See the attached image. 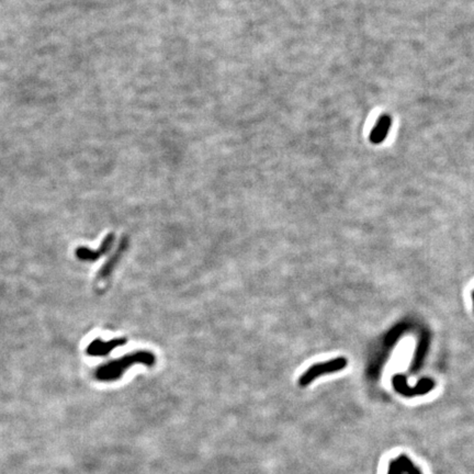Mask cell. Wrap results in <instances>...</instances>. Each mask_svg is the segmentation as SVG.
I'll list each match as a JSON object with an SVG mask.
<instances>
[{
	"label": "cell",
	"mask_w": 474,
	"mask_h": 474,
	"mask_svg": "<svg viewBox=\"0 0 474 474\" xmlns=\"http://www.w3.org/2000/svg\"><path fill=\"white\" fill-rule=\"evenodd\" d=\"M155 361L156 358L153 352L147 350H138L100 366L96 370L94 376L99 381H117L130 367L138 364L151 367L155 365Z\"/></svg>",
	"instance_id": "cell-1"
},
{
	"label": "cell",
	"mask_w": 474,
	"mask_h": 474,
	"mask_svg": "<svg viewBox=\"0 0 474 474\" xmlns=\"http://www.w3.org/2000/svg\"><path fill=\"white\" fill-rule=\"evenodd\" d=\"M347 366V359L344 357H338L332 359L326 363H319L311 366L307 371H305L299 379V384L301 387H308L310 383H312L319 375L328 374L340 371Z\"/></svg>",
	"instance_id": "cell-2"
},
{
	"label": "cell",
	"mask_w": 474,
	"mask_h": 474,
	"mask_svg": "<svg viewBox=\"0 0 474 474\" xmlns=\"http://www.w3.org/2000/svg\"><path fill=\"white\" fill-rule=\"evenodd\" d=\"M113 242H115V235L109 234L106 238L103 239L102 244L100 245V247L97 251H93V250H90V248H86V247H79L76 250L77 258L82 261H89V262L98 260L103 255H106L111 250V246L112 244H113Z\"/></svg>",
	"instance_id": "cell-3"
},
{
	"label": "cell",
	"mask_w": 474,
	"mask_h": 474,
	"mask_svg": "<svg viewBox=\"0 0 474 474\" xmlns=\"http://www.w3.org/2000/svg\"><path fill=\"white\" fill-rule=\"evenodd\" d=\"M126 344L125 338H116V339H111L108 342H103L100 338L94 339L90 343L89 346L87 347V355L92 356V357H102V356H107L109 353L120 347L123 346V345Z\"/></svg>",
	"instance_id": "cell-4"
},
{
	"label": "cell",
	"mask_w": 474,
	"mask_h": 474,
	"mask_svg": "<svg viewBox=\"0 0 474 474\" xmlns=\"http://www.w3.org/2000/svg\"><path fill=\"white\" fill-rule=\"evenodd\" d=\"M127 244H128L127 238L123 237L122 240H121V243H120V245L118 246L116 253L110 257V258L108 259V261L104 263V266L100 269L98 277H97L98 282H101V281H103V280H107L110 277V275L112 274V271H113V269L116 268V266L118 264V262L120 261V259L122 258L124 252L126 251Z\"/></svg>",
	"instance_id": "cell-5"
},
{
	"label": "cell",
	"mask_w": 474,
	"mask_h": 474,
	"mask_svg": "<svg viewBox=\"0 0 474 474\" xmlns=\"http://www.w3.org/2000/svg\"><path fill=\"white\" fill-rule=\"evenodd\" d=\"M388 474H423V472L406 454H401L390 462Z\"/></svg>",
	"instance_id": "cell-6"
},
{
	"label": "cell",
	"mask_w": 474,
	"mask_h": 474,
	"mask_svg": "<svg viewBox=\"0 0 474 474\" xmlns=\"http://www.w3.org/2000/svg\"><path fill=\"white\" fill-rule=\"evenodd\" d=\"M393 383H394V388L396 389V391L399 393H401V394L405 395V396H413V395H416V394H423V393H426L430 389V383L429 382H422V384H420L417 388H413V389L408 388L406 385V383H405L404 377L401 376V375L394 376Z\"/></svg>",
	"instance_id": "cell-7"
},
{
	"label": "cell",
	"mask_w": 474,
	"mask_h": 474,
	"mask_svg": "<svg viewBox=\"0 0 474 474\" xmlns=\"http://www.w3.org/2000/svg\"><path fill=\"white\" fill-rule=\"evenodd\" d=\"M391 126V119L388 116H383L377 121L376 125L372 130L370 139L373 143H381L388 136Z\"/></svg>",
	"instance_id": "cell-8"
}]
</instances>
